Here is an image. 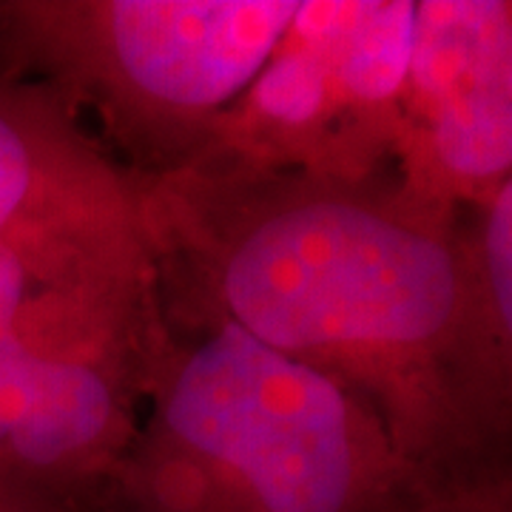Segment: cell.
<instances>
[{"label":"cell","instance_id":"obj_5","mask_svg":"<svg viewBox=\"0 0 512 512\" xmlns=\"http://www.w3.org/2000/svg\"><path fill=\"white\" fill-rule=\"evenodd\" d=\"M416 3H359L350 23L339 83L362 103H384L407 83Z\"/></svg>","mask_w":512,"mask_h":512},{"label":"cell","instance_id":"obj_7","mask_svg":"<svg viewBox=\"0 0 512 512\" xmlns=\"http://www.w3.org/2000/svg\"><path fill=\"white\" fill-rule=\"evenodd\" d=\"M484 256H487V279L493 293L498 325L504 333L512 328V185L504 183L495 194L490 220L484 231Z\"/></svg>","mask_w":512,"mask_h":512},{"label":"cell","instance_id":"obj_8","mask_svg":"<svg viewBox=\"0 0 512 512\" xmlns=\"http://www.w3.org/2000/svg\"><path fill=\"white\" fill-rule=\"evenodd\" d=\"M0 512H46L43 501L0 478Z\"/></svg>","mask_w":512,"mask_h":512},{"label":"cell","instance_id":"obj_9","mask_svg":"<svg viewBox=\"0 0 512 512\" xmlns=\"http://www.w3.org/2000/svg\"><path fill=\"white\" fill-rule=\"evenodd\" d=\"M402 512H450V510H402Z\"/></svg>","mask_w":512,"mask_h":512},{"label":"cell","instance_id":"obj_4","mask_svg":"<svg viewBox=\"0 0 512 512\" xmlns=\"http://www.w3.org/2000/svg\"><path fill=\"white\" fill-rule=\"evenodd\" d=\"M507 3H416L407 83L424 103L436 157L467 180L512 163Z\"/></svg>","mask_w":512,"mask_h":512},{"label":"cell","instance_id":"obj_1","mask_svg":"<svg viewBox=\"0 0 512 512\" xmlns=\"http://www.w3.org/2000/svg\"><path fill=\"white\" fill-rule=\"evenodd\" d=\"M163 419L183 464L154 478L151 512H402L345 390L231 322L188 353Z\"/></svg>","mask_w":512,"mask_h":512},{"label":"cell","instance_id":"obj_6","mask_svg":"<svg viewBox=\"0 0 512 512\" xmlns=\"http://www.w3.org/2000/svg\"><path fill=\"white\" fill-rule=\"evenodd\" d=\"M43 183V157L29 111L0 92V242L18 239Z\"/></svg>","mask_w":512,"mask_h":512},{"label":"cell","instance_id":"obj_3","mask_svg":"<svg viewBox=\"0 0 512 512\" xmlns=\"http://www.w3.org/2000/svg\"><path fill=\"white\" fill-rule=\"evenodd\" d=\"M302 3L120 0L106 12L111 55L137 92L177 111H214L254 89L296 35Z\"/></svg>","mask_w":512,"mask_h":512},{"label":"cell","instance_id":"obj_2","mask_svg":"<svg viewBox=\"0 0 512 512\" xmlns=\"http://www.w3.org/2000/svg\"><path fill=\"white\" fill-rule=\"evenodd\" d=\"M220 293L231 325L293 359L407 356L456 328L464 276L436 234L316 197L245 228L222 262Z\"/></svg>","mask_w":512,"mask_h":512}]
</instances>
